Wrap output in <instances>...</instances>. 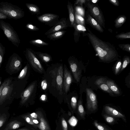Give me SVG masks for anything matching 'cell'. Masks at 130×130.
<instances>
[{
  "instance_id": "2",
  "label": "cell",
  "mask_w": 130,
  "mask_h": 130,
  "mask_svg": "<svg viewBox=\"0 0 130 130\" xmlns=\"http://www.w3.org/2000/svg\"><path fill=\"white\" fill-rule=\"evenodd\" d=\"M88 32L84 35L87 36L99 59L105 62H109L118 58V55L115 47L110 43L104 41L93 34L88 28Z\"/></svg>"
},
{
  "instance_id": "23",
  "label": "cell",
  "mask_w": 130,
  "mask_h": 130,
  "mask_svg": "<svg viewBox=\"0 0 130 130\" xmlns=\"http://www.w3.org/2000/svg\"><path fill=\"white\" fill-rule=\"evenodd\" d=\"M106 83L109 89L112 93L118 95L120 94V92L118 88L113 81L107 79Z\"/></svg>"
},
{
  "instance_id": "43",
  "label": "cell",
  "mask_w": 130,
  "mask_h": 130,
  "mask_svg": "<svg viewBox=\"0 0 130 130\" xmlns=\"http://www.w3.org/2000/svg\"><path fill=\"white\" fill-rule=\"evenodd\" d=\"M26 27L29 30L32 31H37L39 30V29L36 26L31 24H27Z\"/></svg>"
},
{
  "instance_id": "1",
  "label": "cell",
  "mask_w": 130,
  "mask_h": 130,
  "mask_svg": "<svg viewBox=\"0 0 130 130\" xmlns=\"http://www.w3.org/2000/svg\"><path fill=\"white\" fill-rule=\"evenodd\" d=\"M63 63H57L48 67L43 77L48 83L49 93L60 102L65 97L63 89Z\"/></svg>"
},
{
  "instance_id": "25",
  "label": "cell",
  "mask_w": 130,
  "mask_h": 130,
  "mask_svg": "<svg viewBox=\"0 0 130 130\" xmlns=\"http://www.w3.org/2000/svg\"><path fill=\"white\" fill-rule=\"evenodd\" d=\"M126 17L124 15H122L119 16L115 21V26L118 28L121 27L126 21Z\"/></svg>"
},
{
  "instance_id": "49",
  "label": "cell",
  "mask_w": 130,
  "mask_h": 130,
  "mask_svg": "<svg viewBox=\"0 0 130 130\" xmlns=\"http://www.w3.org/2000/svg\"><path fill=\"white\" fill-rule=\"evenodd\" d=\"M7 18V17L6 15L0 12V19H5Z\"/></svg>"
},
{
  "instance_id": "32",
  "label": "cell",
  "mask_w": 130,
  "mask_h": 130,
  "mask_svg": "<svg viewBox=\"0 0 130 130\" xmlns=\"http://www.w3.org/2000/svg\"><path fill=\"white\" fill-rule=\"evenodd\" d=\"M94 124L98 130H110L107 126L99 123L96 120L94 121Z\"/></svg>"
},
{
  "instance_id": "5",
  "label": "cell",
  "mask_w": 130,
  "mask_h": 130,
  "mask_svg": "<svg viewBox=\"0 0 130 130\" xmlns=\"http://www.w3.org/2000/svg\"><path fill=\"white\" fill-rule=\"evenodd\" d=\"M25 56L33 70L41 74H44L45 70L36 55L35 52L31 48L26 49Z\"/></svg>"
},
{
  "instance_id": "35",
  "label": "cell",
  "mask_w": 130,
  "mask_h": 130,
  "mask_svg": "<svg viewBox=\"0 0 130 130\" xmlns=\"http://www.w3.org/2000/svg\"><path fill=\"white\" fill-rule=\"evenodd\" d=\"M103 116L106 122L109 124H112L115 121V117L110 115L107 114H104Z\"/></svg>"
},
{
  "instance_id": "17",
  "label": "cell",
  "mask_w": 130,
  "mask_h": 130,
  "mask_svg": "<svg viewBox=\"0 0 130 130\" xmlns=\"http://www.w3.org/2000/svg\"><path fill=\"white\" fill-rule=\"evenodd\" d=\"M107 79L104 78H100L96 80L95 82L96 85L103 90L109 93L112 95H114L110 90L106 83Z\"/></svg>"
},
{
  "instance_id": "4",
  "label": "cell",
  "mask_w": 130,
  "mask_h": 130,
  "mask_svg": "<svg viewBox=\"0 0 130 130\" xmlns=\"http://www.w3.org/2000/svg\"><path fill=\"white\" fill-rule=\"evenodd\" d=\"M85 5L87 8V11L88 12L102 27L105 28V20L104 17L98 5L92 3L89 0H87Z\"/></svg>"
},
{
  "instance_id": "38",
  "label": "cell",
  "mask_w": 130,
  "mask_h": 130,
  "mask_svg": "<svg viewBox=\"0 0 130 130\" xmlns=\"http://www.w3.org/2000/svg\"><path fill=\"white\" fill-rule=\"evenodd\" d=\"M5 52V47L0 42V68L1 66Z\"/></svg>"
},
{
  "instance_id": "48",
  "label": "cell",
  "mask_w": 130,
  "mask_h": 130,
  "mask_svg": "<svg viewBox=\"0 0 130 130\" xmlns=\"http://www.w3.org/2000/svg\"><path fill=\"white\" fill-rule=\"evenodd\" d=\"M6 83V80L5 81L4 83H3L1 86L0 87V97L1 96L2 92L3 90V89L5 86Z\"/></svg>"
},
{
  "instance_id": "55",
  "label": "cell",
  "mask_w": 130,
  "mask_h": 130,
  "mask_svg": "<svg viewBox=\"0 0 130 130\" xmlns=\"http://www.w3.org/2000/svg\"><path fill=\"white\" fill-rule=\"evenodd\" d=\"M1 80H0V85L1 84Z\"/></svg>"
},
{
  "instance_id": "53",
  "label": "cell",
  "mask_w": 130,
  "mask_h": 130,
  "mask_svg": "<svg viewBox=\"0 0 130 130\" xmlns=\"http://www.w3.org/2000/svg\"><path fill=\"white\" fill-rule=\"evenodd\" d=\"M89 1L91 3L94 4L99 1L98 0H90Z\"/></svg>"
},
{
  "instance_id": "37",
  "label": "cell",
  "mask_w": 130,
  "mask_h": 130,
  "mask_svg": "<svg viewBox=\"0 0 130 130\" xmlns=\"http://www.w3.org/2000/svg\"><path fill=\"white\" fill-rule=\"evenodd\" d=\"M118 46L123 50L130 53V44H119Z\"/></svg>"
},
{
  "instance_id": "50",
  "label": "cell",
  "mask_w": 130,
  "mask_h": 130,
  "mask_svg": "<svg viewBox=\"0 0 130 130\" xmlns=\"http://www.w3.org/2000/svg\"><path fill=\"white\" fill-rule=\"evenodd\" d=\"M30 116L31 117L35 119H37L38 117V115L35 112L31 114Z\"/></svg>"
},
{
  "instance_id": "18",
  "label": "cell",
  "mask_w": 130,
  "mask_h": 130,
  "mask_svg": "<svg viewBox=\"0 0 130 130\" xmlns=\"http://www.w3.org/2000/svg\"><path fill=\"white\" fill-rule=\"evenodd\" d=\"M36 113L40 121L39 124L38 126L39 129L40 130H50L49 126L41 112L40 111H38Z\"/></svg>"
},
{
  "instance_id": "51",
  "label": "cell",
  "mask_w": 130,
  "mask_h": 130,
  "mask_svg": "<svg viewBox=\"0 0 130 130\" xmlns=\"http://www.w3.org/2000/svg\"><path fill=\"white\" fill-rule=\"evenodd\" d=\"M46 95H41L40 99L42 101H45L46 100Z\"/></svg>"
},
{
  "instance_id": "12",
  "label": "cell",
  "mask_w": 130,
  "mask_h": 130,
  "mask_svg": "<svg viewBox=\"0 0 130 130\" xmlns=\"http://www.w3.org/2000/svg\"><path fill=\"white\" fill-rule=\"evenodd\" d=\"M59 16L55 14L51 13L44 14L37 17L40 22L50 26H53L58 21Z\"/></svg>"
},
{
  "instance_id": "47",
  "label": "cell",
  "mask_w": 130,
  "mask_h": 130,
  "mask_svg": "<svg viewBox=\"0 0 130 130\" xmlns=\"http://www.w3.org/2000/svg\"><path fill=\"white\" fill-rule=\"evenodd\" d=\"M109 2L115 6H118L119 5V3L118 0H109Z\"/></svg>"
},
{
  "instance_id": "30",
  "label": "cell",
  "mask_w": 130,
  "mask_h": 130,
  "mask_svg": "<svg viewBox=\"0 0 130 130\" xmlns=\"http://www.w3.org/2000/svg\"><path fill=\"white\" fill-rule=\"evenodd\" d=\"M77 109L78 113L81 117L83 119L85 118V112L82 105L81 100H79L77 104Z\"/></svg>"
},
{
  "instance_id": "27",
  "label": "cell",
  "mask_w": 130,
  "mask_h": 130,
  "mask_svg": "<svg viewBox=\"0 0 130 130\" xmlns=\"http://www.w3.org/2000/svg\"><path fill=\"white\" fill-rule=\"evenodd\" d=\"M26 5L29 10L33 14H38L40 13V9L37 5L32 4L26 3Z\"/></svg>"
},
{
  "instance_id": "8",
  "label": "cell",
  "mask_w": 130,
  "mask_h": 130,
  "mask_svg": "<svg viewBox=\"0 0 130 130\" xmlns=\"http://www.w3.org/2000/svg\"><path fill=\"white\" fill-rule=\"evenodd\" d=\"M68 61L75 79L76 82H78L80 80L81 71L77 59L73 56H70Z\"/></svg>"
},
{
  "instance_id": "41",
  "label": "cell",
  "mask_w": 130,
  "mask_h": 130,
  "mask_svg": "<svg viewBox=\"0 0 130 130\" xmlns=\"http://www.w3.org/2000/svg\"><path fill=\"white\" fill-rule=\"evenodd\" d=\"M77 122V120L74 116L71 117L68 121L70 124L72 126H75L76 125Z\"/></svg>"
},
{
  "instance_id": "42",
  "label": "cell",
  "mask_w": 130,
  "mask_h": 130,
  "mask_svg": "<svg viewBox=\"0 0 130 130\" xmlns=\"http://www.w3.org/2000/svg\"><path fill=\"white\" fill-rule=\"evenodd\" d=\"M76 8V11L78 13L83 17H84L85 12L84 11V8L82 7L78 6Z\"/></svg>"
},
{
  "instance_id": "39",
  "label": "cell",
  "mask_w": 130,
  "mask_h": 130,
  "mask_svg": "<svg viewBox=\"0 0 130 130\" xmlns=\"http://www.w3.org/2000/svg\"><path fill=\"white\" fill-rule=\"evenodd\" d=\"M122 66L121 62V60H119L116 64L115 68V72L116 74H117L119 73L121 69Z\"/></svg>"
},
{
  "instance_id": "7",
  "label": "cell",
  "mask_w": 130,
  "mask_h": 130,
  "mask_svg": "<svg viewBox=\"0 0 130 130\" xmlns=\"http://www.w3.org/2000/svg\"><path fill=\"white\" fill-rule=\"evenodd\" d=\"M0 27L8 39L15 46L18 47L20 40L16 32L11 25L2 20H0Z\"/></svg>"
},
{
  "instance_id": "22",
  "label": "cell",
  "mask_w": 130,
  "mask_h": 130,
  "mask_svg": "<svg viewBox=\"0 0 130 130\" xmlns=\"http://www.w3.org/2000/svg\"><path fill=\"white\" fill-rule=\"evenodd\" d=\"M66 32L64 30L58 31L47 35V37L51 40H57L62 37Z\"/></svg>"
},
{
  "instance_id": "13",
  "label": "cell",
  "mask_w": 130,
  "mask_h": 130,
  "mask_svg": "<svg viewBox=\"0 0 130 130\" xmlns=\"http://www.w3.org/2000/svg\"><path fill=\"white\" fill-rule=\"evenodd\" d=\"M13 89V84H11V80L9 79L6 80V83L3 87L0 97V105L10 96Z\"/></svg>"
},
{
  "instance_id": "3",
  "label": "cell",
  "mask_w": 130,
  "mask_h": 130,
  "mask_svg": "<svg viewBox=\"0 0 130 130\" xmlns=\"http://www.w3.org/2000/svg\"><path fill=\"white\" fill-rule=\"evenodd\" d=\"M0 12L8 18L15 20L21 18L24 15V12L20 8L6 2L0 3Z\"/></svg>"
},
{
  "instance_id": "19",
  "label": "cell",
  "mask_w": 130,
  "mask_h": 130,
  "mask_svg": "<svg viewBox=\"0 0 130 130\" xmlns=\"http://www.w3.org/2000/svg\"><path fill=\"white\" fill-rule=\"evenodd\" d=\"M21 62L19 57L15 55L12 58L9 68L12 71L19 70L21 66Z\"/></svg>"
},
{
  "instance_id": "54",
  "label": "cell",
  "mask_w": 130,
  "mask_h": 130,
  "mask_svg": "<svg viewBox=\"0 0 130 130\" xmlns=\"http://www.w3.org/2000/svg\"><path fill=\"white\" fill-rule=\"evenodd\" d=\"M18 130H30L28 129H25V128H24V129H20Z\"/></svg>"
},
{
  "instance_id": "52",
  "label": "cell",
  "mask_w": 130,
  "mask_h": 130,
  "mask_svg": "<svg viewBox=\"0 0 130 130\" xmlns=\"http://www.w3.org/2000/svg\"><path fill=\"white\" fill-rule=\"evenodd\" d=\"M29 116L31 118L33 122L34 123L37 124L39 123V122L37 120L34 119V118L31 117L30 116Z\"/></svg>"
},
{
  "instance_id": "24",
  "label": "cell",
  "mask_w": 130,
  "mask_h": 130,
  "mask_svg": "<svg viewBox=\"0 0 130 130\" xmlns=\"http://www.w3.org/2000/svg\"><path fill=\"white\" fill-rule=\"evenodd\" d=\"M22 123L16 120L12 121L8 123L3 130H12L19 128L22 125Z\"/></svg>"
},
{
  "instance_id": "10",
  "label": "cell",
  "mask_w": 130,
  "mask_h": 130,
  "mask_svg": "<svg viewBox=\"0 0 130 130\" xmlns=\"http://www.w3.org/2000/svg\"><path fill=\"white\" fill-rule=\"evenodd\" d=\"M87 94V105L88 109L91 111L96 110L98 108V103L96 96L90 89H86Z\"/></svg>"
},
{
  "instance_id": "44",
  "label": "cell",
  "mask_w": 130,
  "mask_h": 130,
  "mask_svg": "<svg viewBox=\"0 0 130 130\" xmlns=\"http://www.w3.org/2000/svg\"><path fill=\"white\" fill-rule=\"evenodd\" d=\"M87 0H77L74 3V6H75L78 5L79 6L83 7V4H85Z\"/></svg>"
},
{
  "instance_id": "21",
  "label": "cell",
  "mask_w": 130,
  "mask_h": 130,
  "mask_svg": "<svg viewBox=\"0 0 130 130\" xmlns=\"http://www.w3.org/2000/svg\"><path fill=\"white\" fill-rule=\"evenodd\" d=\"M38 57L42 61L45 63H48L52 61V58L49 54L39 52H35Z\"/></svg>"
},
{
  "instance_id": "29",
  "label": "cell",
  "mask_w": 130,
  "mask_h": 130,
  "mask_svg": "<svg viewBox=\"0 0 130 130\" xmlns=\"http://www.w3.org/2000/svg\"><path fill=\"white\" fill-rule=\"evenodd\" d=\"M74 14L76 23L83 26H85V22L84 19L76 11Z\"/></svg>"
},
{
  "instance_id": "15",
  "label": "cell",
  "mask_w": 130,
  "mask_h": 130,
  "mask_svg": "<svg viewBox=\"0 0 130 130\" xmlns=\"http://www.w3.org/2000/svg\"><path fill=\"white\" fill-rule=\"evenodd\" d=\"M75 94L74 92L68 93L63 99L74 110L76 109L77 106V97Z\"/></svg>"
},
{
  "instance_id": "40",
  "label": "cell",
  "mask_w": 130,
  "mask_h": 130,
  "mask_svg": "<svg viewBox=\"0 0 130 130\" xmlns=\"http://www.w3.org/2000/svg\"><path fill=\"white\" fill-rule=\"evenodd\" d=\"M7 119L6 115L4 114L0 115V128L5 122Z\"/></svg>"
},
{
  "instance_id": "26",
  "label": "cell",
  "mask_w": 130,
  "mask_h": 130,
  "mask_svg": "<svg viewBox=\"0 0 130 130\" xmlns=\"http://www.w3.org/2000/svg\"><path fill=\"white\" fill-rule=\"evenodd\" d=\"M30 67L29 64H27L22 69L18 76V78L22 79L25 78L27 74H29Z\"/></svg>"
},
{
  "instance_id": "16",
  "label": "cell",
  "mask_w": 130,
  "mask_h": 130,
  "mask_svg": "<svg viewBox=\"0 0 130 130\" xmlns=\"http://www.w3.org/2000/svg\"><path fill=\"white\" fill-rule=\"evenodd\" d=\"M106 113L115 117L121 118L125 122H126L125 116L115 109L109 106H106L104 107Z\"/></svg>"
},
{
  "instance_id": "33",
  "label": "cell",
  "mask_w": 130,
  "mask_h": 130,
  "mask_svg": "<svg viewBox=\"0 0 130 130\" xmlns=\"http://www.w3.org/2000/svg\"><path fill=\"white\" fill-rule=\"evenodd\" d=\"M116 37L118 39H124L130 38V32L125 33H121L116 36Z\"/></svg>"
},
{
  "instance_id": "11",
  "label": "cell",
  "mask_w": 130,
  "mask_h": 130,
  "mask_svg": "<svg viewBox=\"0 0 130 130\" xmlns=\"http://www.w3.org/2000/svg\"><path fill=\"white\" fill-rule=\"evenodd\" d=\"M70 26L71 27L70 21L66 18H62L46 31L45 34L47 35L56 32L63 30Z\"/></svg>"
},
{
  "instance_id": "14",
  "label": "cell",
  "mask_w": 130,
  "mask_h": 130,
  "mask_svg": "<svg viewBox=\"0 0 130 130\" xmlns=\"http://www.w3.org/2000/svg\"><path fill=\"white\" fill-rule=\"evenodd\" d=\"M84 19L86 23L91 27L101 33H103L104 30L98 22L88 12H85Z\"/></svg>"
},
{
  "instance_id": "28",
  "label": "cell",
  "mask_w": 130,
  "mask_h": 130,
  "mask_svg": "<svg viewBox=\"0 0 130 130\" xmlns=\"http://www.w3.org/2000/svg\"><path fill=\"white\" fill-rule=\"evenodd\" d=\"M29 43L32 45L38 47H42L48 45V43L39 39L31 40L29 41Z\"/></svg>"
},
{
  "instance_id": "36",
  "label": "cell",
  "mask_w": 130,
  "mask_h": 130,
  "mask_svg": "<svg viewBox=\"0 0 130 130\" xmlns=\"http://www.w3.org/2000/svg\"><path fill=\"white\" fill-rule=\"evenodd\" d=\"M130 62V59L129 56H126L124 58L123 63L122 66L121 71L123 70L129 64Z\"/></svg>"
},
{
  "instance_id": "20",
  "label": "cell",
  "mask_w": 130,
  "mask_h": 130,
  "mask_svg": "<svg viewBox=\"0 0 130 130\" xmlns=\"http://www.w3.org/2000/svg\"><path fill=\"white\" fill-rule=\"evenodd\" d=\"M67 6L69 14L71 26L74 28L76 23L73 5L69 1H68Z\"/></svg>"
},
{
  "instance_id": "46",
  "label": "cell",
  "mask_w": 130,
  "mask_h": 130,
  "mask_svg": "<svg viewBox=\"0 0 130 130\" xmlns=\"http://www.w3.org/2000/svg\"><path fill=\"white\" fill-rule=\"evenodd\" d=\"M62 124L63 130H68L67 123L65 119L63 118H62Z\"/></svg>"
},
{
  "instance_id": "45",
  "label": "cell",
  "mask_w": 130,
  "mask_h": 130,
  "mask_svg": "<svg viewBox=\"0 0 130 130\" xmlns=\"http://www.w3.org/2000/svg\"><path fill=\"white\" fill-rule=\"evenodd\" d=\"M23 117L25 119L26 121L28 123L32 125L34 124L31 118L29 116H24Z\"/></svg>"
},
{
  "instance_id": "6",
  "label": "cell",
  "mask_w": 130,
  "mask_h": 130,
  "mask_svg": "<svg viewBox=\"0 0 130 130\" xmlns=\"http://www.w3.org/2000/svg\"><path fill=\"white\" fill-rule=\"evenodd\" d=\"M37 86V81L35 80L22 91L21 95V103L22 104L34 101L36 96Z\"/></svg>"
},
{
  "instance_id": "34",
  "label": "cell",
  "mask_w": 130,
  "mask_h": 130,
  "mask_svg": "<svg viewBox=\"0 0 130 130\" xmlns=\"http://www.w3.org/2000/svg\"><path fill=\"white\" fill-rule=\"evenodd\" d=\"M48 84L46 79L43 77L40 84V87L42 90L45 92L48 91Z\"/></svg>"
},
{
  "instance_id": "9",
  "label": "cell",
  "mask_w": 130,
  "mask_h": 130,
  "mask_svg": "<svg viewBox=\"0 0 130 130\" xmlns=\"http://www.w3.org/2000/svg\"><path fill=\"white\" fill-rule=\"evenodd\" d=\"M73 80V77L71 72L66 65L64 64L63 65V86L65 96L70 91V86Z\"/></svg>"
},
{
  "instance_id": "31",
  "label": "cell",
  "mask_w": 130,
  "mask_h": 130,
  "mask_svg": "<svg viewBox=\"0 0 130 130\" xmlns=\"http://www.w3.org/2000/svg\"><path fill=\"white\" fill-rule=\"evenodd\" d=\"M74 28L75 29L74 33V39L75 42H77L78 41L81 30H83L82 29L79 28L78 24H76Z\"/></svg>"
}]
</instances>
